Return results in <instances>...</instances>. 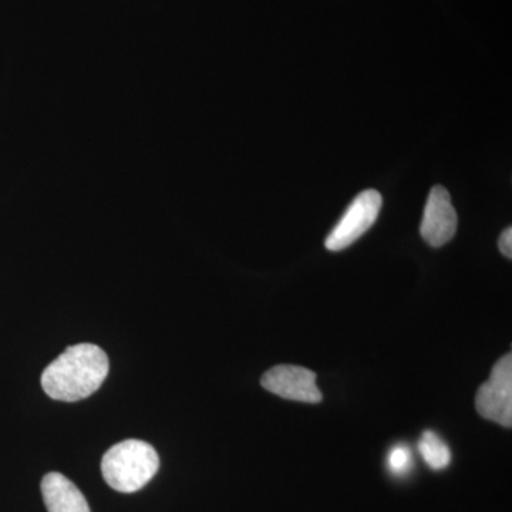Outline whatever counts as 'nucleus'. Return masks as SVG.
Segmentation results:
<instances>
[{
  "label": "nucleus",
  "instance_id": "obj_1",
  "mask_svg": "<svg viewBox=\"0 0 512 512\" xmlns=\"http://www.w3.org/2000/svg\"><path fill=\"white\" fill-rule=\"evenodd\" d=\"M109 375V357L99 346L80 343L64 350L46 367L42 387L60 402H79L100 389Z\"/></svg>",
  "mask_w": 512,
  "mask_h": 512
},
{
  "label": "nucleus",
  "instance_id": "obj_2",
  "mask_svg": "<svg viewBox=\"0 0 512 512\" xmlns=\"http://www.w3.org/2000/svg\"><path fill=\"white\" fill-rule=\"evenodd\" d=\"M160 468L156 448L146 441L126 440L104 454L101 473L113 490L136 493L150 483Z\"/></svg>",
  "mask_w": 512,
  "mask_h": 512
},
{
  "label": "nucleus",
  "instance_id": "obj_3",
  "mask_svg": "<svg viewBox=\"0 0 512 512\" xmlns=\"http://www.w3.org/2000/svg\"><path fill=\"white\" fill-rule=\"evenodd\" d=\"M382 204V195L376 190L360 192L326 238L325 247L332 252L350 247L373 227L382 210Z\"/></svg>",
  "mask_w": 512,
  "mask_h": 512
},
{
  "label": "nucleus",
  "instance_id": "obj_4",
  "mask_svg": "<svg viewBox=\"0 0 512 512\" xmlns=\"http://www.w3.org/2000/svg\"><path fill=\"white\" fill-rule=\"evenodd\" d=\"M477 412L500 426H512V356L501 357L491 370L490 379L478 389Z\"/></svg>",
  "mask_w": 512,
  "mask_h": 512
},
{
  "label": "nucleus",
  "instance_id": "obj_5",
  "mask_svg": "<svg viewBox=\"0 0 512 512\" xmlns=\"http://www.w3.org/2000/svg\"><path fill=\"white\" fill-rule=\"evenodd\" d=\"M262 387L268 392L302 403L322 402V393L316 386V375L301 366L278 365L272 367L261 379Z\"/></svg>",
  "mask_w": 512,
  "mask_h": 512
},
{
  "label": "nucleus",
  "instance_id": "obj_6",
  "mask_svg": "<svg viewBox=\"0 0 512 512\" xmlns=\"http://www.w3.org/2000/svg\"><path fill=\"white\" fill-rule=\"evenodd\" d=\"M458 227L457 212L451 202L450 192L441 185L431 188L424 208L420 234L433 248L448 244L456 235Z\"/></svg>",
  "mask_w": 512,
  "mask_h": 512
},
{
  "label": "nucleus",
  "instance_id": "obj_7",
  "mask_svg": "<svg viewBox=\"0 0 512 512\" xmlns=\"http://www.w3.org/2000/svg\"><path fill=\"white\" fill-rule=\"evenodd\" d=\"M40 488L49 512H92L82 491L63 474H46Z\"/></svg>",
  "mask_w": 512,
  "mask_h": 512
},
{
  "label": "nucleus",
  "instance_id": "obj_8",
  "mask_svg": "<svg viewBox=\"0 0 512 512\" xmlns=\"http://www.w3.org/2000/svg\"><path fill=\"white\" fill-rule=\"evenodd\" d=\"M419 451L431 470L440 471L450 466V448L434 431H424L419 440Z\"/></svg>",
  "mask_w": 512,
  "mask_h": 512
},
{
  "label": "nucleus",
  "instance_id": "obj_9",
  "mask_svg": "<svg viewBox=\"0 0 512 512\" xmlns=\"http://www.w3.org/2000/svg\"><path fill=\"white\" fill-rule=\"evenodd\" d=\"M412 453L409 447L399 444L393 447L389 454V468L396 476H404L412 468Z\"/></svg>",
  "mask_w": 512,
  "mask_h": 512
},
{
  "label": "nucleus",
  "instance_id": "obj_10",
  "mask_svg": "<svg viewBox=\"0 0 512 512\" xmlns=\"http://www.w3.org/2000/svg\"><path fill=\"white\" fill-rule=\"evenodd\" d=\"M498 247H500L501 254L507 256L508 259L512 258V229L510 227L504 229L498 239Z\"/></svg>",
  "mask_w": 512,
  "mask_h": 512
}]
</instances>
